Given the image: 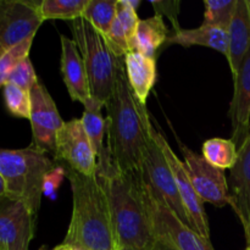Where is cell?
I'll use <instances>...</instances> for the list:
<instances>
[{
    "mask_svg": "<svg viewBox=\"0 0 250 250\" xmlns=\"http://www.w3.org/2000/svg\"><path fill=\"white\" fill-rule=\"evenodd\" d=\"M233 82L234 92L229 115L232 122L231 141L239 148L250 132V49Z\"/></svg>",
    "mask_w": 250,
    "mask_h": 250,
    "instance_id": "cell-15",
    "label": "cell"
},
{
    "mask_svg": "<svg viewBox=\"0 0 250 250\" xmlns=\"http://www.w3.org/2000/svg\"><path fill=\"white\" fill-rule=\"evenodd\" d=\"M104 103L90 97L84 104V111L82 115V124L89 138L92 148L94 150L98 165V177L104 178L115 171L111 163L109 148L104 144L106 136V120L102 114Z\"/></svg>",
    "mask_w": 250,
    "mask_h": 250,
    "instance_id": "cell-16",
    "label": "cell"
},
{
    "mask_svg": "<svg viewBox=\"0 0 250 250\" xmlns=\"http://www.w3.org/2000/svg\"><path fill=\"white\" fill-rule=\"evenodd\" d=\"M247 5H248V9H249V15H250V0H247Z\"/></svg>",
    "mask_w": 250,
    "mask_h": 250,
    "instance_id": "cell-37",
    "label": "cell"
},
{
    "mask_svg": "<svg viewBox=\"0 0 250 250\" xmlns=\"http://www.w3.org/2000/svg\"><path fill=\"white\" fill-rule=\"evenodd\" d=\"M61 73L71 99L85 104L90 98L89 83L82 56L73 39L61 34Z\"/></svg>",
    "mask_w": 250,
    "mask_h": 250,
    "instance_id": "cell-17",
    "label": "cell"
},
{
    "mask_svg": "<svg viewBox=\"0 0 250 250\" xmlns=\"http://www.w3.org/2000/svg\"><path fill=\"white\" fill-rule=\"evenodd\" d=\"M37 215L23 203L0 198V250H28L36 232Z\"/></svg>",
    "mask_w": 250,
    "mask_h": 250,
    "instance_id": "cell-13",
    "label": "cell"
},
{
    "mask_svg": "<svg viewBox=\"0 0 250 250\" xmlns=\"http://www.w3.org/2000/svg\"><path fill=\"white\" fill-rule=\"evenodd\" d=\"M124 250H154V247L151 249H124Z\"/></svg>",
    "mask_w": 250,
    "mask_h": 250,
    "instance_id": "cell-35",
    "label": "cell"
},
{
    "mask_svg": "<svg viewBox=\"0 0 250 250\" xmlns=\"http://www.w3.org/2000/svg\"><path fill=\"white\" fill-rule=\"evenodd\" d=\"M4 195H6V189H5L4 180H2V177L0 176V198L4 197Z\"/></svg>",
    "mask_w": 250,
    "mask_h": 250,
    "instance_id": "cell-32",
    "label": "cell"
},
{
    "mask_svg": "<svg viewBox=\"0 0 250 250\" xmlns=\"http://www.w3.org/2000/svg\"><path fill=\"white\" fill-rule=\"evenodd\" d=\"M109 202L117 250L151 249L155 244L141 194V171L117 172L100 178Z\"/></svg>",
    "mask_w": 250,
    "mask_h": 250,
    "instance_id": "cell-3",
    "label": "cell"
},
{
    "mask_svg": "<svg viewBox=\"0 0 250 250\" xmlns=\"http://www.w3.org/2000/svg\"><path fill=\"white\" fill-rule=\"evenodd\" d=\"M139 1H129V0H117V14L116 17L119 19L125 33H126L127 41H128L131 51L133 53L134 37H136L137 27H138L141 19L137 15V7Z\"/></svg>",
    "mask_w": 250,
    "mask_h": 250,
    "instance_id": "cell-28",
    "label": "cell"
},
{
    "mask_svg": "<svg viewBox=\"0 0 250 250\" xmlns=\"http://www.w3.org/2000/svg\"><path fill=\"white\" fill-rule=\"evenodd\" d=\"M153 136L155 141L158 142L159 146L163 150L164 155H165L166 160L168 163V166L172 171L173 178H175L176 186H177V190L180 193L183 207H185L188 217H189L192 229L195 232H198L200 236L204 237L205 239L210 241V226L209 221H208L207 212H205L204 209V202L200 199L199 195L195 192L194 187L192 186V182H190L187 171L185 168V164L173 153L165 137L158 129H155V127H154Z\"/></svg>",
    "mask_w": 250,
    "mask_h": 250,
    "instance_id": "cell-12",
    "label": "cell"
},
{
    "mask_svg": "<svg viewBox=\"0 0 250 250\" xmlns=\"http://www.w3.org/2000/svg\"><path fill=\"white\" fill-rule=\"evenodd\" d=\"M37 82H38V77L29 58L23 59L10 73L9 80H7V83H12L27 92H29Z\"/></svg>",
    "mask_w": 250,
    "mask_h": 250,
    "instance_id": "cell-29",
    "label": "cell"
},
{
    "mask_svg": "<svg viewBox=\"0 0 250 250\" xmlns=\"http://www.w3.org/2000/svg\"><path fill=\"white\" fill-rule=\"evenodd\" d=\"M70 27L84 63L90 97L106 104L114 93L117 71L124 59L112 54L104 36L84 17L71 21Z\"/></svg>",
    "mask_w": 250,
    "mask_h": 250,
    "instance_id": "cell-5",
    "label": "cell"
},
{
    "mask_svg": "<svg viewBox=\"0 0 250 250\" xmlns=\"http://www.w3.org/2000/svg\"><path fill=\"white\" fill-rule=\"evenodd\" d=\"M150 2L155 10L156 15L161 17L166 16L170 20L175 33L182 31V28L180 27V22H178V14H180L181 6L180 0H171V1H159V0L154 1V0H151Z\"/></svg>",
    "mask_w": 250,
    "mask_h": 250,
    "instance_id": "cell-30",
    "label": "cell"
},
{
    "mask_svg": "<svg viewBox=\"0 0 250 250\" xmlns=\"http://www.w3.org/2000/svg\"><path fill=\"white\" fill-rule=\"evenodd\" d=\"M62 246H63V249L62 250H72L71 248H68L67 246H65V244H62Z\"/></svg>",
    "mask_w": 250,
    "mask_h": 250,
    "instance_id": "cell-36",
    "label": "cell"
},
{
    "mask_svg": "<svg viewBox=\"0 0 250 250\" xmlns=\"http://www.w3.org/2000/svg\"><path fill=\"white\" fill-rule=\"evenodd\" d=\"M227 32L229 54L226 58L234 80L250 49V15L247 0H237L236 11Z\"/></svg>",
    "mask_w": 250,
    "mask_h": 250,
    "instance_id": "cell-18",
    "label": "cell"
},
{
    "mask_svg": "<svg viewBox=\"0 0 250 250\" xmlns=\"http://www.w3.org/2000/svg\"><path fill=\"white\" fill-rule=\"evenodd\" d=\"M125 68L134 97L146 105V98L156 81V60L141 53H129L125 56Z\"/></svg>",
    "mask_w": 250,
    "mask_h": 250,
    "instance_id": "cell-19",
    "label": "cell"
},
{
    "mask_svg": "<svg viewBox=\"0 0 250 250\" xmlns=\"http://www.w3.org/2000/svg\"><path fill=\"white\" fill-rule=\"evenodd\" d=\"M117 14V0H89L83 17L106 36Z\"/></svg>",
    "mask_w": 250,
    "mask_h": 250,
    "instance_id": "cell-24",
    "label": "cell"
},
{
    "mask_svg": "<svg viewBox=\"0 0 250 250\" xmlns=\"http://www.w3.org/2000/svg\"><path fill=\"white\" fill-rule=\"evenodd\" d=\"M246 239H247V243H248V247H250V233L248 237H246Z\"/></svg>",
    "mask_w": 250,
    "mask_h": 250,
    "instance_id": "cell-34",
    "label": "cell"
},
{
    "mask_svg": "<svg viewBox=\"0 0 250 250\" xmlns=\"http://www.w3.org/2000/svg\"><path fill=\"white\" fill-rule=\"evenodd\" d=\"M41 1L0 0V56L26 39L36 37L43 23Z\"/></svg>",
    "mask_w": 250,
    "mask_h": 250,
    "instance_id": "cell-8",
    "label": "cell"
},
{
    "mask_svg": "<svg viewBox=\"0 0 250 250\" xmlns=\"http://www.w3.org/2000/svg\"><path fill=\"white\" fill-rule=\"evenodd\" d=\"M168 38V29L163 17L155 15L146 20H141L134 37L133 53L155 59L159 48L166 43Z\"/></svg>",
    "mask_w": 250,
    "mask_h": 250,
    "instance_id": "cell-21",
    "label": "cell"
},
{
    "mask_svg": "<svg viewBox=\"0 0 250 250\" xmlns=\"http://www.w3.org/2000/svg\"><path fill=\"white\" fill-rule=\"evenodd\" d=\"M31 95L32 146L44 151L55 153L56 134L65 122L61 119L53 98L41 82H37L29 90Z\"/></svg>",
    "mask_w": 250,
    "mask_h": 250,
    "instance_id": "cell-11",
    "label": "cell"
},
{
    "mask_svg": "<svg viewBox=\"0 0 250 250\" xmlns=\"http://www.w3.org/2000/svg\"><path fill=\"white\" fill-rule=\"evenodd\" d=\"M205 15L203 24L229 31L236 11L237 0H204Z\"/></svg>",
    "mask_w": 250,
    "mask_h": 250,
    "instance_id": "cell-25",
    "label": "cell"
},
{
    "mask_svg": "<svg viewBox=\"0 0 250 250\" xmlns=\"http://www.w3.org/2000/svg\"><path fill=\"white\" fill-rule=\"evenodd\" d=\"M154 250H175V249L170 248V247L166 246V244H164V243H161V242L155 241V244H154Z\"/></svg>",
    "mask_w": 250,
    "mask_h": 250,
    "instance_id": "cell-31",
    "label": "cell"
},
{
    "mask_svg": "<svg viewBox=\"0 0 250 250\" xmlns=\"http://www.w3.org/2000/svg\"><path fill=\"white\" fill-rule=\"evenodd\" d=\"M55 159L84 176H98L97 158L82 120L65 122L56 134Z\"/></svg>",
    "mask_w": 250,
    "mask_h": 250,
    "instance_id": "cell-10",
    "label": "cell"
},
{
    "mask_svg": "<svg viewBox=\"0 0 250 250\" xmlns=\"http://www.w3.org/2000/svg\"><path fill=\"white\" fill-rule=\"evenodd\" d=\"M232 209L243 225L246 237L250 233V132L238 148V158L231 168L229 180Z\"/></svg>",
    "mask_w": 250,
    "mask_h": 250,
    "instance_id": "cell-14",
    "label": "cell"
},
{
    "mask_svg": "<svg viewBox=\"0 0 250 250\" xmlns=\"http://www.w3.org/2000/svg\"><path fill=\"white\" fill-rule=\"evenodd\" d=\"M4 99L7 110L12 115L21 119L29 120L31 117V95L29 92L12 84L6 83L4 85Z\"/></svg>",
    "mask_w": 250,
    "mask_h": 250,
    "instance_id": "cell-26",
    "label": "cell"
},
{
    "mask_svg": "<svg viewBox=\"0 0 250 250\" xmlns=\"http://www.w3.org/2000/svg\"><path fill=\"white\" fill-rule=\"evenodd\" d=\"M72 190V216L62 244L72 250H117L102 180L65 166Z\"/></svg>",
    "mask_w": 250,
    "mask_h": 250,
    "instance_id": "cell-2",
    "label": "cell"
},
{
    "mask_svg": "<svg viewBox=\"0 0 250 250\" xmlns=\"http://www.w3.org/2000/svg\"><path fill=\"white\" fill-rule=\"evenodd\" d=\"M153 131L154 126L150 120L148 124V138H146V148L143 156V164H142V175H143L144 180L165 199L171 210L187 226L192 227L189 217H188L187 211L181 200L180 193L177 190L172 171H171L167 160L159 146L158 142L154 138Z\"/></svg>",
    "mask_w": 250,
    "mask_h": 250,
    "instance_id": "cell-7",
    "label": "cell"
},
{
    "mask_svg": "<svg viewBox=\"0 0 250 250\" xmlns=\"http://www.w3.org/2000/svg\"><path fill=\"white\" fill-rule=\"evenodd\" d=\"M55 168L48 153L34 146L17 150L0 149V176L6 195L23 203L38 215L48 176Z\"/></svg>",
    "mask_w": 250,
    "mask_h": 250,
    "instance_id": "cell-4",
    "label": "cell"
},
{
    "mask_svg": "<svg viewBox=\"0 0 250 250\" xmlns=\"http://www.w3.org/2000/svg\"><path fill=\"white\" fill-rule=\"evenodd\" d=\"M166 44H178L185 48L192 45H202L211 48L227 56L229 54V32L214 26L202 24L198 28L182 29L173 33L166 41Z\"/></svg>",
    "mask_w": 250,
    "mask_h": 250,
    "instance_id": "cell-20",
    "label": "cell"
},
{
    "mask_svg": "<svg viewBox=\"0 0 250 250\" xmlns=\"http://www.w3.org/2000/svg\"><path fill=\"white\" fill-rule=\"evenodd\" d=\"M33 39L34 37L26 39L0 56V88H4V85L6 84L10 73L14 71V68L23 59L28 58Z\"/></svg>",
    "mask_w": 250,
    "mask_h": 250,
    "instance_id": "cell-27",
    "label": "cell"
},
{
    "mask_svg": "<svg viewBox=\"0 0 250 250\" xmlns=\"http://www.w3.org/2000/svg\"><path fill=\"white\" fill-rule=\"evenodd\" d=\"M106 107V139L111 163L117 172L141 171L150 121L146 105L142 104L127 80L125 59L117 71L116 84Z\"/></svg>",
    "mask_w": 250,
    "mask_h": 250,
    "instance_id": "cell-1",
    "label": "cell"
},
{
    "mask_svg": "<svg viewBox=\"0 0 250 250\" xmlns=\"http://www.w3.org/2000/svg\"><path fill=\"white\" fill-rule=\"evenodd\" d=\"M62 249H63V246H62V244H60V246L55 247V248H54V249H50V250H62ZM41 250H48V249H45V248H42Z\"/></svg>",
    "mask_w": 250,
    "mask_h": 250,
    "instance_id": "cell-33",
    "label": "cell"
},
{
    "mask_svg": "<svg viewBox=\"0 0 250 250\" xmlns=\"http://www.w3.org/2000/svg\"><path fill=\"white\" fill-rule=\"evenodd\" d=\"M89 0H43L39 4L43 20H67L73 21L83 17Z\"/></svg>",
    "mask_w": 250,
    "mask_h": 250,
    "instance_id": "cell-23",
    "label": "cell"
},
{
    "mask_svg": "<svg viewBox=\"0 0 250 250\" xmlns=\"http://www.w3.org/2000/svg\"><path fill=\"white\" fill-rule=\"evenodd\" d=\"M180 148L185 156L183 164L187 175L200 199L217 208L232 207V198L224 170L215 167L205 160L204 156L190 150L185 144L180 143Z\"/></svg>",
    "mask_w": 250,
    "mask_h": 250,
    "instance_id": "cell-9",
    "label": "cell"
},
{
    "mask_svg": "<svg viewBox=\"0 0 250 250\" xmlns=\"http://www.w3.org/2000/svg\"><path fill=\"white\" fill-rule=\"evenodd\" d=\"M139 186L155 241L175 250H215L209 239L187 226L171 210L165 199L144 180L142 172Z\"/></svg>",
    "mask_w": 250,
    "mask_h": 250,
    "instance_id": "cell-6",
    "label": "cell"
},
{
    "mask_svg": "<svg viewBox=\"0 0 250 250\" xmlns=\"http://www.w3.org/2000/svg\"><path fill=\"white\" fill-rule=\"evenodd\" d=\"M246 250H250V247H247V249Z\"/></svg>",
    "mask_w": 250,
    "mask_h": 250,
    "instance_id": "cell-38",
    "label": "cell"
},
{
    "mask_svg": "<svg viewBox=\"0 0 250 250\" xmlns=\"http://www.w3.org/2000/svg\"><path fill=\"white\" fill-rule=\"evenodd\" d=\"M202 150L208 163L224 171L231 170L238 158V148L231 139L211 138L203 144Z\"/></svg>",
    "mask_w": 250,
    "mask_h": 250,
    "instance_id": "cell-22",
    "label": "cell"
}]
</instances>
